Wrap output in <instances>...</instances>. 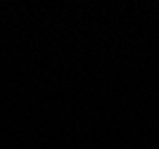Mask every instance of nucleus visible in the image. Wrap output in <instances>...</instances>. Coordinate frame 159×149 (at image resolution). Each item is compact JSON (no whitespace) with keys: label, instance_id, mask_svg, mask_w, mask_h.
<instances>
[]
</instances>
